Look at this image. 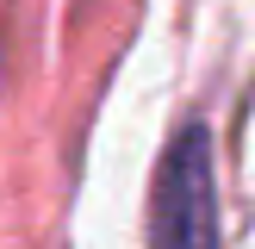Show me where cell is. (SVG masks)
I'll return each mask as SVG.
<instances>
[{
	"label": "cell",
	"mask_w": 255,
	"mask_h": 249,
	"mask_svg": "<svg viewBox=\"0 0 255 249\" xmlns=\"http://www.w3.org/2000/svg\"><path fill=\"white\" fill-rule=\"evenodd\" d=\"M149 243L156 249H218V187H212V137L181 131L162 156L156 199H149Z\"/></svg>",
	"instance_id": "1"
}]
</instances>
